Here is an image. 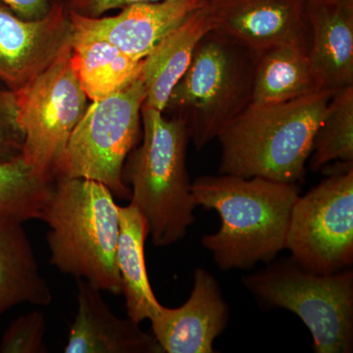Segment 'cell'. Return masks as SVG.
Masks as SVG:
<instances>
[{
    "instance_id": "cell-16",
    "label": "cell",
    "mask_w": 353,
    "mask_h": 353,
    "mask_svg": "<svg viewBox=\"0 0 353 353\" xmlns=\"http://www.w3.org/2000/svg\"><path fill=\"white\" fill-rule=\"evenodd\" d=\"M214 28L206 0L143 58L139 76L145 90L143 105L164 112L172 90L189 68L197 43Z\"/></svg>"
},
{
    "instance_id": "cell-13",
    "label": "cell",
    "mask_w": 353,
    "mask_h": 353,
    "mask_svg": "<svg viewBox=\"0 0 353 353\" xmlns=\"http://www.w3.org/2000/svg\"><path fill=\"white\" fill-rule=\"evenodd\" d=\"M206 0H162L123 7L108 17H87L69 10L72 28L94 38L105 39L123 52L143 60Z\"/></svg>"
},
{
    "instance_id": "cell-22",
    "label": "cell",
    "mask_w": 353,
    "mask_h": 353,
    "mask_svg": "<svg viewBox=\"0 0 353 353\" xmlns=\"http://www.w3.org/2000/svg\"><path fill=\"white\" fill-rule=\"evenodd\" d=\"M333 162H353V85L332 94L316 132L307 164L317 172Z\"/></svg>"
},
{
    "instance_id": "cell-11",
    "label": "cell",
    "mask_w": 353,
    "mask_h": 353,
    "mask_svg": "<svg viewBox=\"0 0 353 353\" xmlns=\"http://www.w3.org/2000/svg\"><path fill=\"white\" fill-rule=\"evenodd\" d=\"M214 30L259 53L280 46L310 50L306 0H208Z\"/></svg>"
},
{
    "instance_id": "cell-7",
    "label": "cell",
    "mask_w": 353,
    "mask_h": 353,
    "mask_svg": "<svg viewBox=\"0 0 353 353\" xmlns=\"http://www.w3.org/2000/svg\"><path fill=\"white\" fill-rule=\"evenodd\" d=\"M145 101V90L138 79L92 101L70 137L55 168L54 182L60 178L88 179L103 183L118 199H131L123 167L141 138Z\"/></svg>"
},
{
    "instance_id": "cell-14",
    "label": "cell",
    "mask_w": 353,
    "mask_h": 353,
    "mask_svg": "<svg viewBox=\"0 0 353 353\" xmlns=\"http://www.w3.org/2000/svg\"><path fill=\"white\" fill-rule=\"evenodd\" d=\"M66 353H163L152 333L138 323L114 314L101 290L77 279V313Z\"/></svg>"
},
{
    "instance_id": "cell-17",
    "label": "cell",
    "mask_w": 353,
    "mask_h": 353,
    "mask_svg": "<svg viewBox=\"0 0 353 353\" xmlns=\"http://www.w3.org/2000/svg\"><path fill=\"white\" fill-rule=\"evenodd\" d=\"M52 299L23 223L0 217V317L19 304L48 306Z\"/></svg>"
},
{
    "instance_id": "cell-20",
    "label": "cell",
    "mask_w": 353,
    "mask_h": 353,
    "mask_svg": "<svg viewBox=\"0 0 353 353\" xmlns=\"http://www.w3.org/2000/svg\"><path fill=\"white\" fill-rule=\"evenodd\" d=\"M321 90L307 50L280 46L257 53L252 104L283 103Z\"/></svg>"
},
{
    "instance_id": "cell-21",
    "label": "cell",
    "mask_w": 353,
    "mask_h": 353,
    "mask_svg": "<svg viewBox=\"0 0 353 353\" xmlns=\"http://www.w3.org/2000/svg\"><path fill=\"white\" fill-rule=\"evenodd\" d=\"M54 182L37 175L21 155L0 161V217L41 220Z\"/></svg>"
},
{
    "instance_id": "cell-2",
    "label": "cell",
    "mask_w": 353,
    "mask_h": 353,
    "mask_svg": "<svg viewBox=\"0 0 353 353\" xmlns=\"http://www.w3.org/2000/svg\"><path fill=\"white\" fill-rule=\"evenodd\" d=\"M333 90L296 101L250 104L218 136L219 174L294 183L305 175L313 141Z\"/></svg>"
},
{
    "instance_id": "cell-4",
    "label": "cell",
    "mask_w": 353,
    "mask_h": 353,
    "mask_svg": "<svg viewBox=\"0 0 353 353\" xmlns=\"http://www.w3.org/2000/svg\"><path fill=\"white\" fill-rule=\"evenodd\" d=\"M141 122L143 141L128 155L123 181L153 245L165 248L183 240L196 220L187 169L190 137L182 121L148 106L141 108Z\"/></svg>"
},
{
    "instance_id": "cell-12",
    "label": "cell",
    "mask_w": 353,
    "mask_h": 353,
    "mask_svg": "<svg viewBox=\"0 0 353 353\" xmlns=\"http://www.w3.org/2000/svg\"><path fill=\"white\" fill-rule=\"evenodd\" d=\"M229 306L210 272L197 268L189 299L180 307L160 306L150 320L163 352L213 353V343L226 329Z\"/></svg>"
},
{
    "instance_id": "cell-9",
    "label": "cell",
    "mask_w": 353,
    "mask_h": 353,
    "mask_svg": "<svg viewBox=\"0 0 353 353\" xmlns=\"http://www.w3.org/2000/svg\"><path fill=\"white\" fill-rule=\"evenodd\" d=\"M14 94L18 125L24 134L21 157L37 175L54 182L58 162L88 106L72 67L71 46Z\"/></svg>"
},
{
    "instance_id": "cell-19",
    "label": "cell",
    "mask_w": 353,
    "mask_h": 353,
    "mask_svg": "<svg viewBox=\"0 0 353 353\" xmlns=\"http://www.w3.org/2000/svg\"><path fill=\"white\" fill-rule=\"evenodd\" d=\"M72 30V67L90 101L105 99L139 79L143 59H134L105 39Z\"/></svg>"
},
{
    "instance_id": "cell-8",
    "label": "cell",
    "mask_w": 353,
    "mask_h": 353,
    "mask_svg": "<svg viewBox=\"0 0 353 353\" xmlns=\"http://www.w3.org/2000/svg\"><path fill=\"white\" fill-rule=\"evenodd\" d=\"M319 185L297 197L285 250L316 273H334L353 263V162H334Z\"/></svg>"
},
{
    "instance_id": "cell-6",
    "label": "cell",
    "mask_w": 353,
    "mask_h": 353,
    "mask_svg": "<svg viewBox=\"0 0 353 353\" xmlns=\"http://www.w3.org/2000/svg\"><path fill=\"white\" fill-rule=\"evenodd\" d=\"M243 283L264 305L299 316L312 334L316 353L353 352L352 268L316 273L290 257L243 276Z\"/></svg>"
},
{
    "instance_id": "cell-10",
    "label": "cell",
    "mask_w": 353,
    "mask_h": 353,
    "mask_svg": "<svg viewBox=\"0 0 353 353\" xmlns=\"http://www.w3.org/2000/svg\"><path fill=\"white\" fill-rule=\"evenodd\" d=\"M69 9L55 0L43 18L27 20L0 2V81L16 92L71 46Z\"/></svg>"
},
{
    "instance_id": "cell-15",
    "label": "cell",
    "mask_w": 353,
    "mask_h": 353,
    "mask_svg": "<svg viewBox=\"0 0 353 353\" xmlns=\"http://www.w3.org/2000/svg\"><path fill=\"white\" fill-rule=\"evenodd\" d=\"M309 57L323 87L353 85V0H306Z\"/></svg>"
},
{
    "instance_id": "cell-25",
    "label": "cell",
    "mask_w": 353,
    "mask_h": 353,
    "mask_svg": "<svg viewBox=\"0 0 353 353\" xmlns=\"http://www.w3.org/2000/svg\"><path fill=\"white\" fill-rule=\"evenodd\" d=\"M162 0H68L69 10L87 16V17H101L106 12L115 9H122L130 4L139 2H157Z\"/></svg>"
},
{
    "instance_id": "cell-18",
    "label": "cell",
    "mask_w": 353,
    "mask_h": 353,
    "mask_svg": "<svg viewBox=\"0 0 353 353\" xmlns=\"http://www.w3.org/2000/svg\"><path fill=\"white\" fill-rule=\"evenodd\" d=\"M119 219L116 264L128 317L141 324L152 319L161 306L154 296L146 270L145 243L148 236V223L131 203L119 205Z\"/></svg>"
},
{
    "instance_id": "cell-3",
    "label": "cell",
    "mask_w": 353,
    "mask_h": 353,
    "mask_svg": "<svg viewBox=\"0 0 353 353\" xmlns=\"http://www.w3.org/2000/svg\"><path fill=\"white\" fill-rule=\"evenodd\" d=\"M41 220L48 226L51 265L101 292L122 294L116 264L119 205L106 185L88 179H57Z\"/></svg>"
},
{
    "instance_id": "cell-24",
    "label": "cell",
    "mask_w": 353,
    "mask_h": 353,
    "mask_svg": "<svg viewBox=\"0 0 353 353\" xmlns=\"http://www.w3.org/2000/svg\"><path fill=\"white\" fill-rule=\"evenodd\" d=\"M24 134L17 122V106L12 90H0V161L18 157Z\"/></svg>"
},
{
    "instance_id": "cell-5",
    "label": "cell",
    "mask_w": 353,
    "mask_h": 353,
    "mask_svg": "<svg viewBox=\"0 0 353 353\" xmlns=\"http://www.w3.org/2000/svg\"><path fill=\"white\" fill-rule=\"evenodd\" d=\"M257 53L212 30L197 43L164 112L182 121L201 152L252 104Z\"/></svg>"
},
{
    "instance_id": "cell-23",
    "label": "cell",
    "mask_w": 353,
    "mask_h": 353,
    "mask_svg": "<svg viewBox=\"0 0 353 353\" xmlns=\"http://www.w3.org/2000/svg\"><path fill=\"white\" fill-rule=\"evenodd\" d=\"M46 317L34 310L14 320L4 332L0 341V353L48 352L44 336Z\"/></svg>"
},
{
    "instance_id": "cell-26",
    "label": "cell",
    "mask_w": 353,
    "mask_h": 353,
    "mask_svg": "<svg viewBox=\"0 0 353 353\" xmlns=\"http://www.w3.org/2000/svg\"><path fill=\"white\" fill-rule=\"evenodd\" d=\"M55 0H0L20 17L27 20L43 18Z\"/></svg>"
},
{
    "instance_id": "cell-1",
    "label": "cell",
    "mask_w": 353,
    "mask_h": 353,
    "mask_svg": "<svg viewBox=\"0 0 353 353\" xmlns=\"http://www.w3.org/2000/svg\"><path fill=\"white\" fill-rule=\"evenodd\" d=\"M194 205L219 214L220 229L202 238L222 271L270 263L285 250L292 206L299 194L294 183L220 174L192 183Z\"/></svg>"
}]
</instances>
